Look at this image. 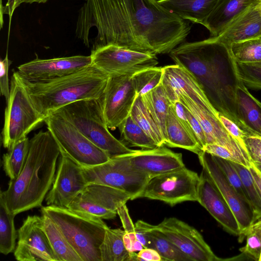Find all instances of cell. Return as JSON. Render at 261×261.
Masks as SVG:
<instances>
[{
    "mask_svg": "<svg viewBox=\"0 0 261 261\" xmlns=\"http://www.w3.org/2000/svg\"><path fill=\"white\" fill-rule=\"evenodd\" d=\"M190 21L157 0H85L79 11L75 35L89 47V33L97 35L92 50L114 45L154 55L169 54L191 31Z\"/></svg>",
    "mask_w": 261,
    "mask_h": 261,
    "instance_id": "1",
    "label": "cell"
},
{
    "mask_svg": "<svg viewBox=\"0 0 261 261\" xmlns=\"http://www.w3.org/2000/svg\"><path fill=\"white\" fill-rule=\"evenodd\" d=\"M169 56L175 64L192 74L213 108L228 118V109L236 106L240 80L230 49L211 37L182 43L172 50Z\"/></svg>",
    "mask_w": 261,
    "mask_h": 261,
    "instance_id": "2",
    "label": "cell"
},
{
    "mask_svg": "<svg viewBox=\"0 0 261 261\" xmlns=\"http://www.w3.org/2000/svg\"><path fill=\"white\" fill-rule=\"evenodd\" d=\"M60 151L51 133L41 130L30 139L25 165L19 175L1 191L8 210L15 216L40 207L53 185Z\"/></svg>",
    "mask_w": 261,
    "mask_h": 261,
    "instance_id": "3",
    "label": "cell"
},
{
    "mask_svg": "<svg viewBox=\"0 0 261 261\" xmlns=\"http://www.w3.org/2000/svg\"><path fill=\"white\" fill-rule=\"evenodd\" d=\"M18 73L36 109L44 119L73 102L100 98L109 77L93 64L69 75L45 81L29 80Z\"/></svg>",
    "mask_w": 261,
    "mask_h": 261,
    "instance_id": "4",
    "label": "cell"
},
{
    "mask_svg": "<svg viewBox=\"0 0 261 261\" xmlns=\"http://www.w3.org/2000/svg\"><path fill=\"white\" fill-rule=\"evenodd\" d=\"M41 212L55 222L83 261H101L99 247L108 227L102 219L54 205L41 207Z\"/></svg>",
    "mask_w": 261,
    "mask_h": 261,
    "instance_id": "5",
    "label": "cell"
},
{
    "mask_svg": "<svg viewBox=\"0 0 261 261\" xmlns=\"http://www.w3.org/2000/svg\"><path fill=\"white\" fill-rule=\"evenodd\" d=\"M54 113L72 123L111 158L130 153L135 150L129 148L109 132L104 119L100 98L78 100L60 108Z\"/></svg>",
    "mask_w": 261,
    "mask_h": 261,
    "instance_id": "6",
    "label": "cell"
},
{
    "mask_svg": "<svg viewBox=\"0 0 261 261\" xmlns=\"http://www.w3.org/2000/svg\"><path fill=\"white\" fill-rule=\"evenodd\" d=\"M6 103L2 139L4 147L9 150L45 119L36 109L16 71L11 77L10 96Z\"/></svg>",
    "mask_w": 261,
    "mask_h": 261,
    "instance_id": "7",
    "label": "cell"
},
{
    "mask_svg": "<svg viewBox=\"0 0 261 261\" xmlns=\"http://www.w3.org/2000/svg\"><path fill=\"white\" fill-rule=\"evenodd\" d=\"M44 122L58 146L61 155L86 167L99 165L110 159L107 152L63 117L54 113L46 117Z\"/></svg>",
    "mask_w": 261,
    "mask_h": 261,
    "instance_id": "8",
    "label": "cell"
},
{
    "mask_svg": "<svg viewBox=\"0 0 261 261\" xmlns=\"http://www.w3.org/2000/svg\"><path fill=\"white\" fill-rule=\"evenodd\" d=\"M81 167L88 184H101L122 190L131 196V200L138 198L150 178L135 169L124 154L111 157L99 165Z\"/></svg>",
    "mask_w": 261,
    "mask_h": 261,
    "instance_id": "9",
    "label": "cell"
},
{
    "mask_svg": "<svg viewBox=\"0 0 261 261\" xmlns=\"http://www.w3.org/2000/svg\"><path fill=\"white\" fill-rule=\"evenodd\" d=\"M200 176L184 168L150 177L138 196L163 201L173 206L185 201H197Z\"/></svg>",
    "mask_w": 261,
    "mask_h": 261,
    "instance_id": "10",
    "label": "cell"
},
{
    "mask_svg": "<svg viewBox=\"0 0 261 261\" xmlns=\"http://www.w3.org/2000/svg\"><path fill=\"white\" fill-rule=\"evenodd\" d=\"M92 64L109 76L133 74L156 66V55L109 45L91 50Z\"/></svg>",
    "mask_w": 261,
    "mask_h": 261,
    "instance_id": "11",
    "label": "cell"
},
{
    "mask_svg": "<svg viewBox=\"0 0 261 261\" xmlns=\"http://www.w3.org/2000/svg\"><path fill=\"white\" fill-rule=\"evenodd\" d=\"M131 200L122 190L98 184H88L71 201L68 208L102 219H113L117 208Z\"/></svg>",
    "mask_w": 261,
    "mask_h": 261,
    "instance_id": "12",
    "label": "cell"
},
{
    "mask_svg": "<svg viewBox=\"0 0 261 261\" xmlns=\"http://www.w3.org/2000/svg\"><path fill=\"white\" fill-rule=\"evenodd\" d=\"M133 74L109 76L100 97L107 127L112 130L129 116L137 94L132 82Z\"/></svg>",
    "mask_w": 261,
    "mask_h": 261,
    "instance_id": "13",
    "label": "cell"
},
{
    "mask_svg": "<svg viewBox=\"0 0 261 261\" xmlns=\"http://www.w3.org/2000/svg\"><path fill=\"white\" fill-rule=\"evenodd\" d=\"M198 156L202 169L221 194L234 214L241 233L239 240L240 242H242L248 228L255 220L252 206L230 184L212 155L202 151Z\"/></svg>",
    "mask_w": 261,
    "mask_h": 261,
    "instance_id": "14",
    "label": "cell"
},
{
    "mask_svg": "<svg viewBox=\"0 0 261 261\" xmlns=\"http://www.w3.org/2000/svg\"><path fill=\"white\" fill-rule=\"evenodd\" d=\"M154 226L191 261L225 260L214 254L198 230L181 220L174 217L165 218Z\"/></svg>",
    "mask_w": 261,
    "mask_h": 261,
    "instance_id": "15",
    "label": "cell"
},
{
    "mask_svg": "<svg viewBox=\"0 0 261 261\" xmlns=\"http://www.w3.org/2000/svg\"><path fill=\"white\" fill-rule=\"evenodd\" d=\"M14 255L18 261H59L43 229L42 216H28L17 231Z\"/></svg>",
    "mask_w": 261,
    "mask_h": 261,
    "instance_id": "16",
    "label": "cell"
},
{
    "mask_svg": "<svg viewBox=\"0 0 261 261\" xmlns=\"http://www.w3.org/2000/svg\"><path fill=\"white\" fill-rule=\"evenodd\" d=\"M87 185L81 166L61 155L53 185L45 198L46 205L67 208Z\"/></svg>",
    "mask_w": 261,
    "mask_h": 261,
    "instance_id": "17",
    "label": "cell"
},
{
    "mask_svg": "<svg viewBox=\"0 0 261 261\" xmlns=\"http://www.w3.org/2000/svg\"><path fill=\"white\" fill-rule=\"evenodd\" d=\"M92 64L91 56L76 55L49 59H35L19 65L18 72L31 81H45L66 76Z\"/></svg>",
    "mask_w": 261,
    "mask_h": 261,
    "instance_id": "18",
    "label": "cell"
},
{
    "mask_svg": "<svg viewBox=\"0 0 261 261\" xmlns=\"http://www.w3.org/2000/svg\"><path fill=\"white\" fill-rule=\"evenodd\" d=\"M162 85L171 104L179 95H184L197 105L217 112L211 105L201 87L192 74L177 64L163 67Z\"/></svg>",
    "mask_w": 261,
    "mask_h": 261,
    "instance_id": "19",
    "label": "cell"
},
{
    "mask_svg": "<svg viewBox=\"0 0 261 261\" xmlns=\"http://www.w3.org/2000/svg\"><path fill=\"white\" fill-rule=\"evenodd\" d=\"M197 194V201L204 207L228 232L241 236L238 221L227 202L202 169Z\"/></svg>",
    "mask_w": 261,
    "mask_h": 261,
    "instance_id": "20",
    "label": "cell"
},
{
    "mask_svg": "<svg viewBox=\"0 0 261 261\" xmlns=\"http://www.w3.org/2000/svg\"><path fill=\"white\" fill-rule=\"evenodd\" d=\"M124 155L135 169L147 174L150 177L186 167L181 153L174 152L164 146L153 149L135 150Z\"/></svg>",
    "mask_w": 261,
    "mask_h": 261,
    "instance_id": "21",
    "label": "cell"
},
{
    "mask_svg": "<svg viewBox=\"0 0 261 261\" xmlns=\"http://www.w3.org/2000/svg\"><path fill=\"white\" fill-rule=\"evenodd\" d=\"M260 3L229 24L215 39L228 48L234 43L261 37Z\"/></svg>",
    "mask_w": 261,
    "mask_h": 261,
    "instance_id": "22",
    "label": "cell"
},
{
    "mask_svg": "<svg viewBox=\"0 0 261 261\" xmlns=\"http://www.w3.org/2000/svg\"><path fill=\"white\" fill-rule=\"evenodd\" d=\"M261 0H218L215 8L202 25L211 37L219 35L229 24Z\"/></svg>",
    "mask_w": 261,
    "mask_h": 261,
    "instance_id": "23",
    "label": "cell"
},
{
    "mask_svg": "<svg viewBox=\"0 0 261 261\" xmlns=\"http://www.w3.org/2000/svg\"><path fill=\"white\" fill-rule=\"evenodd\" d=\"M165 130V145L183 148L197 155L202 151L193 129L178 116L172 104L166 119Z\"/></svg>",
    "mask_w": 261,
    "mask_h": 261,
    "instance_id": "24",
    "label": "cell"
},
{
    "mask_svg": "<svg viewBox=\"0 0 261 261\" xmlns=\"http://www.w3.org/2000/svg\"><path fill=\"white\" fill-rule=\"evenodd\" d=\"M236 101L239 119L247 134L261 137V102L251 95L241 79Z\"/></svg>",
    "mask_w": 261,
    "mask_h": 261,
    "instance_id": "25",
    "label": "cell"
},
{
    "mask_svg": "<svg viewBox=\"0 0 261 261\" xmlns=\"http://www.w3.org/2000/svg\"><path fill=\"white\" fill-rule=\"evenodd\" d=\"M165 8L181 18L202 24L218 0H157Z\"/></svg>",
    "mask_w": 261,
    "mask_h": 261,
    "instance_id": "26",
    "label": "cell"
},
{
    "mask_svg": "<svg viewBox=\"0 0 261 261\" xmlns=\"http://www.w3.org/2000/svg\"><path fill=\"white\" fill-rule=\"evenodd\" d=\"M135 228L142 231L147 238L148 247L155 249L163 260L191 261L154 225L142 220L135 223Z\"/></svg>",
    "mask_w": 261,
    "mask_h": 261,
    "instance_id": "27",
    "label": "cell"
},
{
    "mask_svg": "<svg viewBox=\"0 0 261 261\" xmlns=\"http://www.w3.org/2000/svg\"><path fill=\"white\" fill-rule=\"evenodd\" d=\"M125 233L120 228H107L99 247L101 261H139L138 254L128 251L124 246Z\"/></svg>",
    "mask_w": 261,
    "mask_h": 261,
    "instance_id": "28",
    "label": "cell"
},
{
    "mask_svg": "<svg viewBox=\"0 0 261 261\" xmlns=\"http://www.w3.org/2000/svg\"><path fill=\"white\" fill-rule=\"evenodd\" d=\"M141 96L149 113L161 131L165 141L166 122L171 103L165 93L162 83Z\"/></svg>",
    "mask_w": 261,
    "mask_h": 261,
    "instance_id": "29",
    "label": "cell"
},
{
    "mask_svg": "<svg viewBox=\"0 0 261 261\" xmlns=\"http://www.w3.org/2000/svg\"><path fill=\"white\" fill-rule=\"evenodd\" d=\"M43 229L59 261H83L55 222L42 215Z\"/></svg>",
    "mask_w": 261,
    "mask_h": 261,
    "instance_id": "30",
    "label": "cell"
},
{
    "mask_svg": "<svg viewBox=\"0 0 261 261\" xmlns=\"http://www.w3.org/2000/svg\"><path fill=\"white\" fill-rule=\"evenodd\" d=\"M130 116L133 120L157 144L165 145L164 136L145 105L142 96L138 95L132 108Z\"/></svg>",
    "mask_w": 261,
    "mask_h": 261,
    "instance_id": "31",
    "label": "cell"
},
{
    "mask_svg": "<svg viewBox=\"0 0 261 261\" xmlns=\"http://www.w3.org/2000/svg\"><path fill=\"white\" fill-rule=\"evenodd\" d=\"M30 141L28 137L24 138L3 155V169L10 180L15 179L23 168L29 151Z\"/></svg>",
    "mask_w": 261,
    "mask_h": 261,
    "instance_id": "32",
    "label": "cell"
},
{
    "mask_svg": "<svg viewBox=\"0 0 261 261\" xmlns=\"http://www.w3.org/2000/svg\"><path fill=\"white\" fill-rule=\"evenodd\" d=\"M15 216L0 197V252L4 255L14 251L16 248L17 235L14 226Z\"/></svg>",
    "mask_w": 261,
    "mask_h": 261,
    "instance_id": "33",
    "label": "cell"
},
{
    "mask_svg": "<svg viewBox=\"0 0 261 261\" xmlns=\"http://www.w3.org/2000/svg\"><path fill=\"white\" fill-rule=\"evenodd\" d=\"M122 141L130 146L140 147L143 149H153L159 147L132 118L130 115L118 127Z\"/></svg>",
    "mask_w": 261,
    "mask_h": 261,
    "instance_id": "34",
    "label": "cell"
},
{
    "mask_svg": "<svg viewBox=\"0 0 261 261\" xmlns=\"http://www.w3.org/2000/svg\"><path fill=\"white\" fill-rule=\"evenodd\" d=\"M229 48L237 62L242 63L261 62V37L233 43Z\"/></svg>",
    "mask_w": 261,
    "mask_h": 261,
    "instance_id": "35",
    "label": "cell"
},
{
    "mask_svg": "<svg viewBox=\"0 0 261 261\" xmlns=\"http://www.w3.org/2000/svg\"><path fill=\"white\" fill-rule=\"evenodd\" d=\"M163 75V67L154 66L132 75V82L137 95H143L160 85Z\"/></svg>",
    "mask_w": 261,
    "mask_h": 261,
    "instance_id": "36",
    "label": "cell"
},
{
    "mask_svg": "<svg viewBox=\"0 0 261 261\" xmlns=\"http://www.w3.org/2000/svg\"><path fill=\"white\" fill-rule=\"evenodd\" d=\"M231 162L243 182L256 220L261 217V196L257 185L248 168L236 162Z\"/></svg>",
    "mask_w": 261,
    "mask_h": 261,
    "instance_id": "37",
    "label": "cell"
},
{
    "mask_svg": "<svg viewBox=\"0 0 261 261\" xmlns=\"http://www.w3.org/2000/svg\"><path fill=\"white\" fill-rule=\"evenodd\" d=\"M246 245L241 248L239 260L252 259L259 261L261 253V217L255 220L249 226L245 234Z\"/></svg>",
    "mask_w": 261,
    "mask_h": 261,
    "instance_id": "38",
    "label": "cell"
},
{
    "mask_svg": "<svg viewBox=\"0 0 261 261\" xmlns=\"http://www.w3.org/2000/svg\"><path fill=\"white\" fill-rule=\"evenodd\" d=\"M238 75L246 87L261 89V62L242 63L236 61Z\"/></svg>",
    "mask_w": 261,
    "mask_h": 261,
    "instance_id": "39",
    "label": "cell"
},
{
    "mask_svg": "<svg viewBox=\"0 0 261 261\" xmlns=\"http://www.w3.org/2000/svg\"><path fill=\"white\" fill-rule=\"evenodd\" d=\"M212 156L230 184L236 190L237 193L246 201L250 204L246 191L241 178L232 165L231 161L213 155Z\"/></svg>",
    "mask_w": 261,
    "mask_h": 261,
    "instance_id": "40",
    "label": "cell"
},
{
    "mask_svg": "<svg viewBox=\"0 0 261 261\" xmlns=\"http://www.w3.org/2000/svg\"><path fill=\"white\" fill-rule=\"evenodd\" d=\"M12 61L8 58L7 52L5 58L0 61V93L8 101L10 92V83L8 77L9 69Z\"/></svg>",
    "mask_w": 261,
    "mask_h": 261,
    "instance_id": "41",
    "label": "cell"
},
{
    "mask_svg": "<svg viewBox=\"0 0 261 261\" xmlns=\"http://www.w3.org/2000/svg\"><path fill=\"white\" fill-rule=\"evenodd\" d=\"M244 143L251 162L261 164V137L246 136Z\"/></svg>",
    "mask_w": 261,
    "mask_h": 261,
    "instance_id": "42",
    "label": "cell"
},
{
    "mask_svg": "<svg viewBox=\"0 0 261 261\" xmlns=\"http://www.w3.org/2000/svg\"><path fill=\"white\" fill-rule=\"evenodd\" d=\"M218 116L226 130L239 142L242 146L247 151L244 143V138L246 136L248 135L242 130L236 124L222 114L218 112Z\"/></svg>",
    "mask_w": 261,
    "mask_h": 261,
    "instance_id": "43",
    "label": "cell"
},
{
    "mask_svg": "<svg viewBox=\"0 0 261 261\" xmlns=\"http://www.w3.org/2000/svg\"><path fill=\"white\" fill-rule=\"evenodd\" d=\"M202 151L225 160L241 164L240 161L228 149L215 144H207Z\"/></svg>",
    "mask_w": 261,
    "mask_h": 261,
    "instance_id": "44",
    "label": "cell"
},
{
    "mask_svg": "<svg viewBox=\"0 0 261 261\" xmlns=\"http://www.w3.org/2000/svg\"><path fill=\"white\" fill-rule=\"evenodd\" d=\"M184 106L186 118L202 149L206 144V137L203 130L196 118L185 106Z\"/></svg>",
    "mask_w": 261,
    "mask_h": 261,
    "instance_id": "45",
    "label": "cell"
},
{
    "mask_svg": "<svg viewBox=\"0 0 261 261\" xmlns=\"http://www.w3.org/2000/svg\"><path fill=\"white\" fill-rule=\"evenodd\" d=\"M117 213L120 219L125 232L128 233H135V225L134 224L130 217L126 203L117 208Z\"/></svg>",
    "mask_w": 261,
    "mask_h": 261,
    "instance_id": "46",
    "label": "cell"
},
{
    "mask_svg": "<svg viewBox=\"0 0 261 261\" xmlns=\"http://www.w3.org/2000/svg\"><path fill=\"white\" fill-rule=\"evenodd\" d=\"M139 261H162V257L154 249L144 248L138 253Z\"/></svg>",
    "mask_w": 261,
    "mask_h": 261,
    "instance_id": "47",
    "label": "cell"
},
{
    "mask_svg": "<svg viewBox=\"0 0 261 261\" xmlns=\"http://www.w3.org/2000/svg\"><path fill=\"white\" fill-rule=\"evenodd\" d=\"M1 5V17H3V14H8L10 18V21H11L14 10L20 5V4L19 3V0H8L5 6H3L2 2Z\"/></svg>",
    "mask_w": 261,
    "mask_h": 261,
    "instance_id": "48",
    "label": "cell"
},
{
    "mask_svg": "<svg viewBox=\"0 0 261 261\" xmlns=\"http://www.w3.org/2000/svg\"><path fill=\"white\" fill-rule=\"evenodd\" d=\"M248 168L249 169L253 176V177L257 185V188L261 196V174L256 168L252 162H251Z\"/></svg>",
    "mask_w": 261,
    "mask_h": 261,
    "instance_id": "49",
    "label": "cell"
},
{
    "mask_svg": "<svg viewBox=\"0 0 261 261\" xmlns=\"http://www.w3.org/2000/svg\"><path fill=\"white\" fill-rule=\"evenodd\" d=\"M123 242L126 249L132 252V242L128 233L125 232L123 236Z\"/></svg>",
    "mask_w": 261,
    "mask_h": 261,
    "instance_id": "50",
    "label": "cell"
},
{
    "mask_svg": "<svg viewBox=\"0 0 261 261\" xmlns=\"http://www.w3.org/2000/svg\"><path fill=\"white\" fill-rule=\"evenodd\" d=\"M144 247L142 243L137 239L135 240L132 242V250L133 251H140Z\"/></svg>",
    "mask_w": 261,
    "mask_h": 261,
    "instance_id": "51",
    "label": "cell"
},
{
    "mask_svg": "<svg viewBox=\"0 0 261 261\" xmlns=\"http://www.w3.org/2000/svg\"><path fill=\"white\" fill-rule=\"evenodd\" d=\"M48 0H19V2L20 4L23 3L27 4H32L33 3H37L40 4L45 3Z\"/></svg>",
    "mask_w": 261,
    "mask_h": 261,
    "instance_id": "52",
    "label": "cell"
},
{
    "mask_svg": "<svg viewBox=\"0 0 261 261\" xmlns=\"http://www.w3.org/2000/svg\"><path fill=\"white\" fill-rule=\"evenodd\" d=\"M256 168L257 169V170L259 171L260 173L261 174V164L259 163H253Z\"/></svg>",
    "mask_w": 261,
    "mask_h": 261,
    "instance_id": "53",
    "label": "cell"
},
{
    "mask_svg": "<svg viewBox=\"0 0 261 261\" xmlns=\"http://www.w3.org/2000/svg\"><path fill=\"white\" fill-rule=\"evenodd\" d=\"M259 261H261V253H260V255Z\"/></svg>",
    "mask_w": 261,
    "mask_h": 261,
    "instance_id": "54",
    "label": "cell"
},
{
    "mask_svg": "<svg viewBox=\"0 0 261 261\" xmlns=\"http://www.w3.org/2000/svg\"><path fill=\"white\" fill-rule=\"evenodd\" d=\"M260 13H261V3H260Z\"/></svg>",
    "mask_w": 261,
    "mask_h": 261,
    "instance_id": "55",
    "label": "cell"
}]
</instances>
